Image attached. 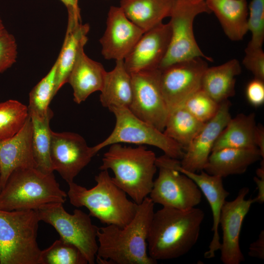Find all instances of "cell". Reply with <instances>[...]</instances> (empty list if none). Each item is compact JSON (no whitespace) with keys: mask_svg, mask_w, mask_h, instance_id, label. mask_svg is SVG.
<instances>
[{"mask_svg":"<svg viewBox=\"0 0 264 264\" xmlns=\"http://www.w3.org/2000/svg\"><path fill=\"white\" fill-rule=\"evenodd\" d=\"M154 205L147 197L138 205L133 219L124 227L111 224L99 227L95 259L98 264H157L149 255L147 243Z\"/></svg>","mask_w":264,"mask_h":264,"instance_id":"obj_1","label":"cell"},{"mask_svg":"<svg viewBox=\"0 0 264 264\" xmlns=\"http://www.w3.org/2000/svg\"><path fill=\"white\" fill-rule=\"evenodd\" d=\"M204 211L196 207L180 210L163 207L154 212L147 239L148 254L157 261L188 253L199 236Z\"/></svg>","mask_w":264,"mask_h":264,"instance_id":"obj_2","label":"cell"},{"mask_svg":"<svg viewBox=\"0 0 264 264\" xmlns=\"http://www.w3.org/2000/svg\"><path fill=\"white\" fill-rule=\"evenodd\" d=\"M154 153L146 147L110 145L102 158L99 169L111 170L114 183L140 204L151 192L157 167Z\"/></svg>","mask_w":264,"mask_h":264,"instance_id":"obj_3","label":"cell"},{"mask_svg":"<svg viewBox=\"0 0 264 264\" xmlns=\"http://www.w3.org/2000/svg\"><path fill=\"white\" fill-rule=\"evenodd\" d=\"M96 184L88 189L75 183H68L67 193L70 203L85 207L89 215L103 224L123 227L134 217L138 205L129 200L127 194L115 185L108 170H101L95 176Z\"/></svg>","mask_w":264,"mask_h":264,"instance_id":"obj_4","label":"cell"},{"mask_svg":"<svg viewBox=\"0 0 264 264\" xmlns=\"http://www.w3.org/2000/svg\"><path fill=\"white\" fill-rule=\"evenodd\" d=\"M67 196L53 173L19 168L10 174L0 193V209L36 210L48 203H64Z\"/></svg>","mask_w":264,"mask_h":264,"instance_id":"obj_5","label":"cell"},{"mask_svg":"<svg viewBox=\"0 0 264 264\" xmlns=\"http://www.w3.org/2000/svg\"><path fill=\"white\" fill-rule=\"evenodd\" d=\"M40 221L34 210L0 209V264H39Z\"/></svg>","mask_w":264,"mask_h":264,"instance_id":"obj_6","label":"cell"},{"mask_svg":"<svg viewBox=\"0 0 264 264\" xmlns=\"http://www.w3.org/2000/svg\"><path fill=\"white\" fill-rule=\"evenodd\" d=\"M203 13H211L205 0H175L169 22L171 28L170 43L159 66L160 70L196 57L212 61V58L201 50L194 34V21L197 15Z\"/></svg>","mask_w":264,"mask_h":264,"instance_id":"obj_7","label":"cell"},{"mask_svg":"<svg viewBox=\"0 0 264 264\" xmlns=\"http://www.w3.org/2000/svg\"><path fill=\"white\" fill-rule=\"evenodd\" d=\"M109 110L115 116V125L107 138L92 147L95 154L109 145L124 143L153 146L171 158H182L184 151L180 145L163 132L136 117L128 108L111 107Z\"/></svg>","mask_w":264,"mask_h":264,"instance_id":"obj_8","label":"cell"},{"mask_svg":"<svg viewBox=\"0 0 264 264\" xmlns=\"http://www.w3.org/2000/svg\"><path fill=\"white\" fill-rule=\"evenodd\" d=\"M35 211L40 221L52 225L60 238L78 247L88 264L95 263L99 227L92 223L89 215L78 209L68 213L62 202L46 204Z\"/></svg>","mask_w":264,"mask_h":264,"instance_id":"obj_9","label":"cell"},{"mask_svg":"<svg viewBox=\"0 0 264 264\" xmlns=\"http://www.w3.org/2000/svg\"><path fill=\"white\" fill-rule=\"evenodd\" d=\"M172 158L165 154L156 157L159 173L149 198L163 207L180 210L195 207L201 202L202 193L191 178L173 167Z\"/></svg>","mask_w":264,"mask_h":264,"instance_id":"obj_10","label":"cell"},{"mask_svg":"<svg viewBox=\"0 0 264 264\" xmlns=\"http://www.w3.org/2000/svg\"><path fill=\"white\" fill-rule=\"evenodd\" d=\"M159 69L132 73V99L129 108L141 120L163 132L169 110L160 83Z\"/></svg>","mask_w":264,"mask_h":264,"instance_id":"obj_11","label":"cell"},{"mask_svg":"<svg viewBox=\"0 0 264 264\" xmlns=\"http://www.w3.org/2000/svg\"><path fill=\"white\" fill-rule=\"evenodd\" d=\"M202 57L185 60L160 70L161 91L169 111L182 106L201 89L203 73L208 67Z\"/></svg>","mask_w":264,"mask_h":264,"instance_id":"obj_12","label":"cell"},{"mask_svg":"<svg viewBox=\"0 0 264 264\" xmlns=\"http://www.w3.org/2000/svg\"><path fill=\"white\" fill-rule=\"evenodd\" d=\"M96 154L80 134L51 132L50 157L52 168L68 183L90 162Z\"/></svg>","mask_w":264,"mask_h":264,"instance_id":"obj_13","label":"cell"},{"mask_svg":"<svg viewBox=\"0 0 264 264\" xmlns=\"http://www.w3.org/2000/svg\"><path fill=\"white\" fill-rule=\"evenodd\" d=\"M248 192V188H241L234 199L225 201L222 206L220 220L222 230L220 250L223 264H240L245 261L240 245V233L244 218L255 203L254 198H245Z\"/></svg>","mask_w":264,"mask_h":264,"instance_id":"obj_14","label":"cell"},{"mask_svg":"<svg viewBox=\"0 0 264 264\" xmlns=\"http://www.w3.org/2000/svg\"><path fill=\"white\" fill-rule=\"evenodd\" d=\"M230 106L228 100L220 103L216 114L205 123L184 150L180 161L182 168L192 172L203 170L216 140L231 118Z\"/></svg>","mask_w":264,"mask_h":264,"instance_id":"obj_15","label":"cell"},{"mask_svg":"<svg viewBox=\"0 0 264 264\" xmlns=\"http://www.w3.org/2000/svg\"><path fill=\"white\" fill-rule=\"evenodd\" d=\"M144 33L128 19L120 7L111 6L106 29L100 39L102 55L107 60H124Z\"/></svg>","mask_w":264,"mask_h":264,"instance_id":"obj_16","label":"cell"},{"mask_svg":"<svg viewBox=\"0 0 264 264\" xmlns=\"http://www.w3.org/2000/svg\"><path fill=\"white\" fill-rule=\"evenodd\" d=\"M169 23L163 22L145 32L124 60L131 73L158 69L170 43Z\"/></svg>","mask_w":264,"mask_h":264,"instance_id":"obj_17","label":"cell"},{"mask_svg":"<svg viewBox=\"0 0 264 264\" xmlns=\"http://www.w3.org/2000/svg\"><path fill=\"white\" fill-rule=\"evenodd\" d=\"M172 164L178 171L185 174L196 183L210 206L213 216L212 231L213 235L208 250L204 253V257L206 259L213 258L220 247L219 233L220 216L222 206L229 193L223 186L222 177L211 175L203 170L198 173L185 170L181 167L178 159L172 158Z\"/></svg>","mask_w":264,"mask_h":264,"instance_id":"obj_18","label":"cell"},{"mask_svg":"<svg viewBox=\"0 0 264 264\" xmlns=\"http://www.w3.org/2000/svg\"><path fill=\"white\" fill-rule=\"evenodd\" d=\"M32 133V123L29 116L17 133L0 141V168L2 188L14 170L19 168H37L33 152Z\"/></svg>","mask_w":264,"mask_h":264,"instance_id":"obj_19","label":"cell"},{"mask_svg":"<svg viewBox=\"0 0 264 264\" xmlns=\"http://www.w3.org/2000/svg\"><path fill=\"white\" fill-rule=\"evenodd\" d=\"M84 46L79 50L67 82L73 89V99L78 104L85 101L92 93L100 91L107 72L101 63L86 54Z\"/></svg>","mask_w":264,"mask_h":264,"instance_id":"obj_20","label":"cell"},{"mask_svg":"<svg viewBox=\"0 0 264 264\" xmlns=\"http://www.w3.org/2000/svg\"><path fill=\"white\" fill-rule=\"evenodd\" d=\"M261 158L257 148H222L211 152L203 170L222 178L242 174Z\"/></svg>","mask_w":264,"mask_h":264,"instance_id":"obj_21","label":"cell"},{"mask_svg":"<svg viewBox=\"0 0 264 264\" xmlns=\"http://www.w3.org/2000/svg\"><path fill=\"white\" fill-rule=\"evenodd\" d=\"M205 2L218 18L226 36L233 41L242 40L248 32L246 0H205Z\"/></svg>","mask_w":264,"mask_h":264,"instance_id":"obj_22","label":"cell"},{"mask_svg":"<svg viewBox=\"0 0 264 264\" xmlns=\"http://www.w3.org/2000/svg\"><path fill=\"white\" fill-rule=\"evenodd\" d=\"M175 0H121L120 7L128 18L144 32L170 17Z\"/></svg>","mask_w":264,"mask_h":264,"instance_id":"obj_23","label":"cell"},{"mask_svg":"<svg viewBox=\"0 0 264 264\" xmlns=\"http://www.w3.org/2000/svg\"><path fill=\"white\" fill-rule=\"evenodd\" d=\"M89 30L88 23L80 22L68 21L65 40L60 53L57 59L55 94L67 82L69 74L75 63L78 53L88 41Z\"/></svg>","mask_w":264,"mask_h":264,"instance_id":"obj_24","label":"cell"},{"mask_svg":"<svg viewBox=\"0 0 264 264\" xmlns=\"http://www.w3.org/2000/svg\"><path fill=\"white\" fill-rule=\"evenodd\" d=\"M241 71L240 64L236 59L208 67L202 78L201 89L220 104L235 95L236 78Z\"/></svg>","mask_w":264,"mask_h":264,"instance_id":"obj_25","label":"cell"},{"mask_svg":"<svg viewBox=\"0 0 264 264\" xmlns=\"http://www.w3.org/2000/svg\"><path fill=\"white\" fill-rule=\"evenodd\" d=\"M100 91V101L104 107L129 109L132 99V82L124 60L115 61L114 68L106 72Z\"/></svg>","mask_w":264,"mask_h":264,"instance_id":"obj_26","label":"cell"},{"mask_svg":"<svg viewBox=\"0 0 264 264\" xmlns=\"http://www.w3.org/2000/svg\"><path fill=\"white\" fill-rule=\"evenodd\" d=\"M256 126L254 113H240L231 117L216 140L212 151L225 148H257L254 142Z\"/></svg>","mask_w":264,"mask_h":264,"instance_id":"obj_27","label":"cell"},{"mask_svg":"<svg viewBox=\"0 0 264 264\" xmlns=\"http://www.w3.org/2000/svg\"><path fill=\"white\" fill-rule=\"evenodd\" d=\"M204 124L182 106L169 111L163 132L180 145L184 151Z\"/></svg>","mask_w":264,"mask_h":264,"instance_id":"obj_28","label":"cell"},{"mask_svg":"<svg viewBox=\"0 0 264 264\" xmlns=\"http://www.w3.org/2000/svg\"><path fill=\"white\" fill-rule=\"evenodd\" d=\"M29 116L32 123V148L37 168L45 173H53L50 157L52 131L49 125L53 112L50 109L42 119Z\"/></svg>","mask_w":264,"mask_h":264,"instance_id":"obj_29","label":"cell"},{"mask_svg":"<svg viewBox=\"0 0 264 264\" xmlns=\"http://www.w3.org/2000/svg\"><path fill=\"white\" fill-rule=\"evenodd\" d=\"M57 61L48 73L32 88L29 93V115L42 119L50 109L49 104L55 94Z\"/></svg>","mask_w":264,"mask_h":264,"instance_id":"obj_30","label":"cell"},{"mask_svg":"<svg viewBox=\"0 0 264 264\" xmlns=\"http://www.w3.org/2000/svg\"><path fill=\"white\" fill-rule=\"evenodd\" d=\"M29 116L28 107L17 100L0 103V141L17 133Z\"/></svg>","mask_w":264,"mask_h":264,"instance_id":"obj_31","label":"cell"},{"mask_svg":"<svg viewBox=\"0 0 264 264\" xmlns=\"http://www.w3.org/2000/svg\"><path fill=\"white\" fill-rule=\"evenodd\" d=\"M88 262L79 249L61 238L42 250L39 264H87Z\"/></svg>","mask_w":264,"mask_h":264,"instance_id":"obj_32","label":"cell"},{"mask_svg":"<svg viewBox=\"0 0 264 264\" xmlns=\"http://www.w3.org/2000/svg\"><path fill=\"white\" fill-rule=\"evenodd\" d=\"M247 29L251 38L245 51L262 48L264 41V0H252L248 5Z\"/></svg>","mask_w":264,"mask_h":264,"instance_id":"obj_33","label":"cell"},{"mask_svg":"<svg viewBox=\"0 0 264 264\" xmlns=\"http://www.w3.org/2000/svg\"><path fill=\"white\" fill-rule=\"evenodd\" d=\"M220 105L200 89L189 97L182 106L198 120L205 123L216 114Z\"/></svg>","mask_w":264,"mask_h":264,"instance_id":"obj_34","label":"cell"},{"mask_svg":"<svg viewBox=\"0 0 264 264\" xmlns=\"http://www.w3.org/2000/svg\"><path fill=\"white\" fill-rule=\"evenodd\" d=\"M17 44L14 36L6 29L0 33V74L16 62Z\"/></svg>","mask_w":264,"mask_h":264,"instance_id":"obj_35","label":"cell"},{"mask_svg":"<svg viewBox=\"0 0 264 264\" xmlns=\"http://www.w3.org/2000/svg\"><path fill=\"white\" fill-rule=\"evenodd\" d=\"M242 64L254 78L264 81V52L263 48L245 51Z\"/></svg>","mask_w":264,"mask_h":264,"instance_id":"obj_36","label":"cell"},{"mask_svg":"<svg viewBox=\"0 0 264 264\" xmlns=\"http://www.w3.org/2000/svg\"><path fill=\"white\" fill-rule=\"evenodd\" d=\"M245 93L250 104L259 107L264 103V81L254 78L247 84Z\"/></svg>","mask_w":264,"mask_h":264,"instance_id":"obj_37","label":"cell"},{"mask_svg":"<svg viewBox=\"0 0 264 264\" xmlns=\"http://www.w3.org/2000/svg\"><path fill=\"white\" fill-rule=\"evenodd\" d=\"M248 255L261 260L264 259V231L262 230L258 239L250 244Z\"/></svg>","mask_w":264,"mask_h":264,"instance_id":"obj_38","label":"cell"},{"mask_svg":"<svg viewBox=\"0 0 264 264\" xmlns=\"http://www.w3.org/2000/svg\"><path fill=\"white\" fill-rule=\"evenodd\" d=\"M66 7L68 18L81 20L80 9L78 6V0H60Z\"/></svg>","mask_w":264,"mask_h":264,"instance_id":"obj_39","label":"cell"},{"mask_svg":"<svg viewBox=\"0 0 264 264\" xmlns=\"http://www.w3.org/2000/svg\"><path fill=\"white\" fill-rule=\"evenodd\" d=\"M254 142L256 147L259 150L262 157L264 158V128L262 125H257Z\"/></svg>","mask_w":264,"mask_h":264,"instance_id":"obj_40","label":"cell"},{"mask_svg":"<svg viewBox=\"0 0 264 264\" xmlns=\"http://www.w3.org/2000/svg\"><path fill=\"white\" fill-rule=\"evenodd\" d=\"M254 181L258 190L257 195L254 198L255 203L263 204L264 202V176H255Z\"/></svg>","mask_w":264,"mask_h":264,"instance_id":"obj_41","label":"cell"},{"mask_svg":"<svg viewBox=\"0 0 264 264\" xmlns=\"http://www.w3.org/2000/svg\"><path fill=\"white\" fill-rule=\"evenodd\" d=\"M5 29V28L4 26V24H3L1 19L0 18V33L2 32Z\"/></svg>","mask_w":264,"mask_h":264,"instance_id":"obj_42","label":"cell"},{"mask_svg":"<svg viewBox=\"0 0 264 264\" xmlns=\"http://www.w3.org/2000/svg\"><path fill=\"white\" fill-rule=\"evenodd\" d=\"M2 189V185L1 182V171L0 168V193Z\"/></svg>","mask_w":264,"mask_h":264,"instance_id":"obj_43","label":"cell"}]
</instances>
